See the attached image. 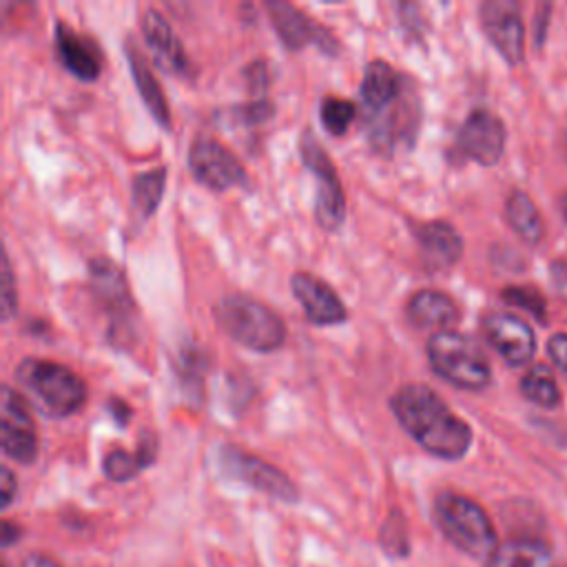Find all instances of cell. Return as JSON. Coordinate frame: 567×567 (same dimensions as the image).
<instances>
[{
	"mask_svg": "<svg viewBox=\"0 0 567 567\" xmlns=\"http://www.w3.org/2000/svg\"><path fill=\"white\" fill-rule=\"evenodd\" d=\"M164 184H166V168L157 166L151 171H144L140 175H135L133 179V188H131V202H133V213L140 221H146L155 208L159 206L162 193H164Z\"/></svg>",
	"mask_w": 567,
	"mask_h": 567,
	"instance_id": "cb8c5ba5",
	"label": "cell"
},
{
	"mask_svg": "<svg viewBox=\"0 0 567 567\" xmlns=\"http://www.w3.org/2000/svg\"><path fill=\"white\" fill-rule=\"evenodd\" d=\"M140 27L144 33V42L153 53V60L159 69L173 75H184L190 69L186 51L179 38L173 33L168 20L157 9H146L140 18Z\"/></svg>",
	"mask_w": 567,
	"mask_h": 567,
	"instance_id": "9a60e30c",
	"label": "cell"
},
{
	"mask_svg": "<svg viewBox=\"0 0 567 567\" xmlns=\"http://www.w3.org/2000/svg\"><path fill=\"white\" fill-rule=\"evenodd\" d=\"M217 326L239 346L255 352H272L286 341V326L266 303L233 292L221 297L213 308Z\"/></svg>",
	"mask_w": 567,
	"mask_h": 567,
	"instance_id": "7a4b0ae2",
	"label": "cell"
},
{
	"mask_svg": "<svg viewBox=\"0 0 567 567\" xmlns=\"http://www.w3.org/2000/svg\"><path fill=\"white\" fill-rule=\"evenodd\" d=\"M266 9L270 13L272 27L279 35V40L297 51L301 47L315 44L319 47L323 53L328 55H337L339 44L334 42V38L319 24H315L306 13H301L295 4L286 2V0H268Z\"/></svg>",
	"mask_w": 567,
	"mask_h": 567,
	"instance_id": "7c38bea8",
	"label": "cell"
},
{
	"mask_svg": "<svg viewBox=\"0 0 567 567\" xmlns=\"http://www.w3.org/2000/svg\"><path fill=\"white\" fill-rule=\"evenodd\" d=\"M18 536H20V529H18L11 520H4V523H2V545H4V547L13 545V543L18 540Z\"/></svg>",
	"mask_w": 567,
	"mask_h": 567,
	"instance_id": "74e56055",
	"label": "cell"
},
{
	"mask_svg": "<svg viewBox=\"0 0 567 567\" xmlns=\"http://www.w3.org/2000/svg\"><path fill=\"white\" fill-rule=\"evenodd\" d=\"M16 379L38 410L62 419L78 412L86 399L84 381L66 365L27 357L16 368Z\"/></svg>",
	"mask_w": 567,
	"mask_h": 567,
	"instance_id": "3957f363",
	"label": "cell"
},
{
	"mask_svg": "<svg viewBox=\"0 0 567 567\" xmlns=\"http://www.w3.org/2000/svg\"><path fill=\"white\" fill-rule=\"evenodd\" d=\"M405 315L416 328H436L441 332L458 321V306L450 295L423 288L408 299Z\"/></svg>",
	"mask_w": 567,
	"mask_h": 567,
	"instance_id": "ffe728a7",
	"label": "cell"
},
{
	"mask_svg": "<svg viewBox=\"0 0 567 567\" xmlns=\"http://www.w3.org/2000/svg\"><path fill=\"white\" fill-rule=\"evenodd\" d=\"M381 545L385 549L388 556L394 558H405L410 554V543H408V527H405V518L401 516L399 509H394L383 529H381Z\"/></svg>",
	"mask_w": 567,
	"mask_h": 567,
	"instance_id": "83f0119b",
	"label": "cell"
},
{
	"mask_svg": "<svg viewBox=\"0 0 567 567\" xmlns=\"http://www.w3.org/2000/svg\"><path fill=\"white\" fill-rule=\"evenodd\" d=\"M427 361L436 377L461 390L476 392L492 381L489 361L478 343L454 330H441L430 337Z\"/></svg>",
	"mask_w": 567,
	"mask_h": 567,
	"instance_id": "5b68a950",
	"label": "cell"
},
{
	"mask_svg": "<svg viewBox=\"0 0 567 567\" xmlns=\"http://www.w3.org/2000/svg\"><path fill=\"white\" fill-rule=\"evenodd\" d=\"M109 412H111V416L115 419V423L120 427H124L128 423V419H131V408L122 399H115V396L109 399Z\"/></svg>",
	"mask_w": 567,
	"mask_h": 567,
	"instance_id": "d590c367",
	"label": "cell"
},
{
	"mask_svg": "<svg viewBox=\"0 0 567 567\" xmlns=\"http://www.w3.org/2000/svg\"><path fill=\"white\" fill-rule=\"evenodd\" d=\"M547 352L551 357V361L563 370L567 372V334H554L549 341H547Z\"/></svg>",
	"mask_w": 567,
	"mask_h": 567,
	"instance_id": "1f68e13d",
	"label": "cell"
},
{
	"mask_svg": "<svg viewBox=\"0 0 567 567\" xmlns=\"http://www.w3.org/2000/svg\"><path fill=\"white\" fill-rule=\"evenodd\" d=\"M290 288H292L295 299L303 308L308 321H312L317 326H334V323L346 321L348 310H346L343 301L317 275L306 272V270H297L290 277Z\"/></svg>",
	"mask_w": 567,
	"mask_h": 567,
	"instance_id": "4fadbf2b",
	"label": "cell"
},
{
	"mask_svg": "<svg viewBox=\"0 0 567 567\" xmlns=\"http://www.w3.org/2000/svg\"><path fill=\"white\" fill-rule=\"evenodd\" d=\"M416 241L421 248V255L425 264L432 270L450 268L454 266L463 255V239L456 233V228L447 221L434 219L425 221L416 228Z\"/></svg>",
	"mask_w": 567,
	"mask_h": 567,
	"instance_id": "d6986e66",
	"label": "cell"
},
{
	"mask_svg": "<svg viewBox=\"0 0 567 567\" xmlns=\"http://www.w3.org/2000/svg\"><path fill=\"white\" fill-rule=\"evenodd\" d=\"M319 111H321V122H323L326 131L332 135H343L350 128L352 120L357 117L354 102H350L346 97H337V95L323 97Z\"/></svg>",
	"mask_w": 567,
	"mask_h": 567,
	"instance_id": "4316f807",
	"label": "cell"
},
{
	"mask_svg": "<svg viewBox=\"0 0 567 567\" xmlns=\"http://www.w3.org/2000/svg\"><path fill=\"white\" fill-rule=\"evenodd\" d=\"M483 330L489 346L509 365H525L536 352V339L529 323L514 315L494 312L485 319Z\"/></svg>",
	"mask_w": 567,
	"mask_h": 567,
	"instance_id": "5bb4252c",
	"label": "cell"
},
{
	"mask_svg": "<svg viewBox=\"0 0 567 567\" xmlns=\"http://www.w3.org/2000/svg\"><path fill=\"white\" fill-rule=\"evenodd\" d=\"M549 277H551L556 290L567 299V261H551Z\"/></svg>",
	"mask_w": 567,
	"mask_h": 567,
	"instance_id": "e575fe53",
	"label": "cell"
},
{
	"mask_svg": "<svg viewBox=\"0 0 567 567\" xmlns=\"http://www.w3.org/2000/svg\"><path fill=\"white\" fill-rule=\"evenodd\" d=\"M188 168L202 186L217 193L248 186V173L241 162L215 140L199 137L190 144Z\"/></svg>",
	"mask_w": 567,
	"mask_h": 567,
	"instance_id": "ba28073f",
	"label": "cell"
},
{
	"mask_svg": "<svg viewBox=\"0 0 567 567\" xmlns=\"http://www.w3.org/2000/svg\"><path fill=\"white\" fill-rule=\"evenodd\" d=\"M246 80H248V86L255 93H261L268 86V69H266V64L261 60H257L250 66H246Z\"/></svg>",
	"mask_w": 567,
	"mask_h": 567,
	"instance_id": "d6a6232c",
	"label": "cell"
},
{
	"mask_svg": "<svg viewBox=\"0 0 567 567\" xmlns=\"http://www.w3.org/2000/svg\"><path fill=\"white\" fill-rule=\"evenodd\" d=\"M410 82L385 60H372L365 64L361 78V113H374L408 91Z\"/></svg>",
	"mask_w": 567,
	"mask_h": 567,
	"instance_id": "ac0fdd59",
	"label": "cell"
},
{
	"mask_svg": "<svg viewBox=\"0 0 567 567\" xmlns=\"http://www.w3.org/2000/svg\"><path fill=\"white\" fill-rule=\"evenodd\" d=\"M2 319H11L13 310H16V301H18V295H16V288H13V270H11V264H9V257L4 252L2 257Z\"/></svg>",
	"mask_w": 567,
	"mask_h": 567,
	"instance_id": "4dcf8cb0",
	"label": "cell"
},
{
	"mask_svg": "<svg viewBox=\"0 0 567 567\" xmlns=\"http://www.w3.org/2000/svg\"><path fill=\"white\" fill-rule=\"evenodd\" d=\"M0 445L4 456L31 465L38 456V432L27 401L9 385L0 394Z\"/></svg>",
	"mask_w": 567,
	"mask_h": 567,
	"instance_id": "9c48e42d",
	"label": "cell"
},
{
	"mask_svg": "<svg viewBox=\"0 0 567 567\" xmlns=\"http://www.w3.org/2000/svg\"><path fill=\"white\" fill-rule=\"evenodd\" d=\"M481 27L496 51L509 62L518 64L525 49V27L518 4L512 0H487L481 4Z\"/></svg>",
	"mask_w": 567,
	"mask_h": 567,
	"instance_id": "8fae6325",
	"label": "cell"
},
{
	"mask_svg": "<svg viewBox=\"0 0 567 567\" xmlns=\"http://www.w3.org/2000/svg\"><path fill=\"white\" fill-rule=\"evenodd\" d=\"M0 496H2V507H9L11 501H13V494H16V476L13 472L4 465L2 472H0Z\"/></svg>",
	"mask_w": 567,
	"mask_h": 567,
	"instance_id": "836d02e7",
	"label": "cell"
},
{
	"mask_svg": "<svg viewBox=\"0 0 567 567\" xmlns=\"http://www.w3.org/2000/svg\"><path fill=\"white\" fill-rule=\"evenodd\" d=\"M520 392L525 399L547 410L556 408L560 401L556 379L545 365H534L529 372H525V377L520 379Z\"/></svg>",
	"mask_w": 567,
	"mask_h": 567,
	"instance_id": "484cf974",
	"label": "cell"
},
{
	"mask_svg": "<svg viewBox=\"0 0 567 567\" xmlns=\"http://www.w3.org/2000/svg\"><path fill=\"white\" fill-rule=\"evenodd\" d=\"M299 153L306 168L315 175L317 224L326 233H337L346 219V195H343V186L339 182L337 168L310 128H306L299 137Z\"/></svg>",
	"mask_w": 567,
	"mask_h": 567,
	"instance_id": "8992f818",
	"label": "cell"
},
{
	"mask_svg": "<svg viewBox=\"0 0 567 567\" xmlns=\"http://www.w3.org/2000/svg\"><path fill=\"white\" fill-rule=\"evenodd\" d=\"M505 215H507V221L516 230L518 237H523L529 244L540 241V237H543V219H540L534 202L525 193L514 190L509 195V199L505 204Z\"/></svg>",
	"mask_w": 567,
	"mask_h": 567,
	"instance_id": "d4e9b609",
	"label": "cell"
},
{
	"mask_svg": "<svg viewBox=\"0 0 567 567\" xmlns=\"http://www.w3.org/2000/svg\"><path fill=\"white\" fill-rule=\"evenodd\" d=\"M390 410L399 425L427 454L456 461L463 458L472 445L470 425L456 416L447 403L423 383L401 385L390 396Z\"/></svg>",
	"mask_w": 567,
	"mask_h": 567,
	"instance_id": "6da1fadb",
	"label": "cell"
},
{
	"mask_svg": "<svg viewBox=\"0 0 567 567\" xmlns=\"http://www.w3.org/2000/svg\"><path fill=\"white\" fill-rule=\"evenodd\" d=\"M235 115L241 124H250V126L252 124H264L275 115V106H272L270 100L261 97V100H252L248 104H239Z\"/></svg>",
	"mask_w": 567,
	"mask_h": 567,
	"instance_id": "f546056e",
	"label": "cell"
},
{
	"mask_svg": "<svg viewBox=\"0 0 567 567\" xmlns=\"http://www.w3.org/2000/svg\"><path fill=\"white\" fill-rule=\"evenodd\" d=\"M20 567H60L53 558L44 556V554H29Z\"/></svg>",
	"mask_w": 567,
	"mask_h": 567,
	"instance_id": "8d00e7d4",
	"label": "cell"
},
{
	"mask_svg": "<svg viewBox=\"0 0 567 567\" xmlns=\"http://www.w3.org/2000/svg\"><path fill=\"white\" fill-rule=\"evenodd\" d=\"M485 567H556V563L543 540L512 538L489 554Z\"/></svg>",
	"mask_w": 567,
	"mask_h": 567,
	"instance_id": "7402d4cb",
	"label": "cell"
},
{
	"mask_svg": "<svg viewBox=\"0 0 567 567\" xmlns=\"http://www.w3.org/2000/svg\"><path fill=\"white\" fill-rule=\"evenodd\" d=\"M89 279L93 292L111 312L113 323L120 321L124 326L133 312V299L122 268L109 257H95L89 261Z\"/></svg>",
	"mask_w": 567,
	"mask_h": 567,
	"instance_id": "2e32d148",
	"label": "cell"
},
{
	"mask_svg": "<svg viewBox=\"0 0 567 567\" xmlns=\"http://www.w3.org/2000/svg\"><path fill=\"white\" fill-rule=\"evenodd\" d=\"M155 454H157V441L151 432H144V436H140V445L135 454L115 447L104 456L102 470L106 478L115 483H124L137 476L146 465H151L155 461Z\"/></svg>",
	"mask_w": 567,
	"mask_h": 567,
	"instance_id": "603a6c76",
	"label": "cell"
},
{
	"mask_svg": "<svg viewBox=\"0 0 567 567\" xmlns=\"http://www.w3.org/2000/svg\"><path fill=\"white\" fill-rule=\"evenodd\" d=\"M217 465L228 478L239 481L261 494H268L270 498H277L284 503L299 501V492H297L295 483L279 467L266 463L264 458H259L255 454H248L233 445H224V447H219Z\"/></svg>",
	"mask_w": 567,
	"mask_h": 567,
	"instance_id": "52a82bcc",
	"label": "cell"
},
{
	"mask_svg": "<svg viewBox=\"0 0 567 567\" xmlns=\"http://www.w3.org/2000/svg\"><path fill=\"white\" fill-rule=\"evenodd\" d=\"M434 523L458 551L472 558H489L498 547L489 516L467 496L454 492L439 494L434 501Z\"/></svg>",
	"mask_w": 567,
	"mask_h": 567,
	"instance_id": "277c9868",
	"label": "cell"
},
{
	"mask_svg": "<svg viewBox=\"0 0 567 567\" xmlns=\"http://www.w3.org/2000/svg\"><path fill=\"white\" fill-rule=\"evenodd\" d=\"M501 297L505 299V303L509 306H516V308H523L525 312H529L532 317H536L538 321H545L547 317V306H545V299L543 295L532 288V286H509L501 292Z\"/></svg>",
	"mask_w": 567,
	"mask_h": 567,
	"instance_id": "f1b7e54d",
	"label": "cell"
},
{
	"mask_svg": "<svg viewBox=\"0 0 567 567\" xmlns=\"http://www.w3.org/2000/svg\"><path fill=\"white\" fill-rule=\"evenodd\" d=\"M458 151L481 166H492L505 151V126L487 109H474L456 133Z\"/></svg>",
	"mask_w": 567,
	"mask_h": 567,
	"instance_id": "30bf717a",
	"label": "cell"
},
{
	"mask_svg": "<svg viewBox=\"0 0 567 567\" xmlns=\"http://www.w3.org/2000/svg\"><path fill=\"white\" fill-rule=\"evenodd\" d=\"M563 210H565V219H567V195L563 197Z\"/></svg>",
	"mask_w": 567,
	"mask_h": 567,
	"instance_id": "f35d334b",
	"label": "cell"
},
{
	"mask_svg": "<svg viewBox=\"0 0 567 567\" xmlns=\"http://www.w3.org/2000/svg\"><path fill=\"white\" fill-rule=\"evenodd\" d=\"M126 60H128V69H131L133 82L137 86V93L144 100L148 113L155 117L157 124L168 128L171 126V111H168L166 95H164L157 78L153 75L151 64L146 62L144 53L131 40L126 42Z\"/></svg>",
	"mask_w": 567,
	"mask_h": 567,
	"instance_id": "44dd1931",
	"label": "cell"
},
{
	"mask_svg": "<svg viewBox=\"0 0 567 567\" xmlns=\"http://www.w3.org/2000/svg\"><path fill=\"white\" fill-rule=\"evenodd\" d=\"M55 51L64 69L78 80H95L102 73V53L97 44L89 38L64 24L55 22Z\"/></svg>",
	"mask_w": 567,
	"mask_h": 567,
	"instance_id": "e0dca14e",
	"label": "cell"
}]
</instances>
